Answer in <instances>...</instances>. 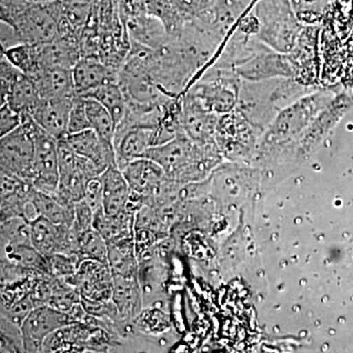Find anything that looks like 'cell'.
Masks as SVG:
<instances>
[{
  "label": "cell",
  "instance_id": "cell-25",
  "mask_svg": "<svg viewBox=\"0 0 353 353\" xmlns=\"http://www.w3.org/2000/svg\"><path fill=\"white\" fill-rule=\"evenodd\" d=\"M108 266L113 276L138 275L134 236L108 243Z\"/></svg>",
  "mask_w": 353,
  "mask_h": 353
},
{
  "label": "cell",
  "instance_id": "cell-22",
  "mask_svg": "<svg viewBox=\"0 0 353 353\" xmlns=\"http://www.w3.org/2000/svg\"><path fill=\"white\" fill-rule=\"evenodd\" d=\"M123 22L126 26L130 39L132 41L153 50L162 48L168 43V32L161 21L157 20V18L148 17L143 14Z\"/></svg>",
  "mask_w": 353,
  "mask_h": 353
},
{
  "label": "cell",
  "instance_id": "cell-6",
  "mask_svg": "<svg viewBox=\"0 0 353 353\" xmlns=\"http://www.w3.org/2000/svg\"><path fill=\"white\" fill-rule=\"evenodd\" d=\"M319 104L320 97L317 94H305L283 109L269 125L266 143H285L299 137L310 125Z\"/></svg>",
  "mask_w": 353,
  "mask_h": 353
},
{
  "label": "cell",
  "instance_id": "cell-15",
  "mask_svg": "<svg viewBox=\"0 0 353 353\" xmlns=\"http://www.w3.org/2000/svg\"><path fill=\"white\" fill-rule=\"evenodd\" d=\"M77 95L85 97L95 88L117 82L118 72L103 63L99 57H83L72 69Z\"/></svg>",
  "mask_w": 353,
  "mask_h": 353
},
{
  "label": "cell",
  "instance_id": "cell-20",
  "mask_svg": "<svg viewBox=\"0 0 353 353\" xmlns=\"http://www.w3.org/2000/svg\"><path fill=\"white\" fill-rule=\"evenodd\" d=\"M31 78L38 85L41 99H73L77 97L72 70L41 69Z\"/></svg>",
  "mask_w": 353,
  "mask_h": 353
},
{
  "label": "cell",
  "instance_id": "cell-9",
  "mask_svg": "<svg viewBox=\"0 0 353 353\" xmlns=\"http://www.w3.org/2000/svg\"><path fill=\"white\" fill-rule=\"evenodd\" d=\"M29 224L32 245L46 259L55 253L77 254L78 236L71 227L54 224L43 216Z\"/></svg>",
  "mask_w": 353,
  "mask_h": 353
},
{
  "label": "cell",
  "instance_id": "cell-11",
  "mask_svg": "<svg viewBox=\"0 0 353 353\" xmlns=\"http://www.w3.org/2000/svg\"><path fill=\"white\" fill-rule=\"evenodd\" d=\"M181 97V123L185 136L196 145H211L219 115L202 108L201 104L189 92H185Z\"/></svg>",
  "mask_w": 353,
  "mask_h": 353
},
{
  "label": "cell",
  "instance_id": "cell-13",
  "mask_svg": "<svg viewBox=\"0 0 353 353\" xmlns=\"http://www.w3.org/2000/svg\"><path fill=\"white\" fill-rule=\"evenodd\" d=\"M157 128H117L114 134L116 164L122 169L132 160L141 158L148 148L155 145Z\"/></svg>",
  "mask_w": 353,
  "mask_h": 353
},
{
  "label": "cell",
  "instance_id": "cell-35",
  "mask_svg": "<svg viewBox=\"0 0 353 353\" xmlns=\"http://www.w3.org/2000/svg\"><path fill=\"white\" fill-rule=\"evenodd\" d=\"M83 199L88 202L94 212L102 208L103 194H102V183L99 176H95L88 181Z\"/></svg>",
  "mask_w": 353,
  "mask_h": 353
},
{
  "label": "cell",
  "instance_id": "cell-32",
  "mask_svg": "<svg viewBox=\"0 0 353 353\" xmlns=\"http://www.w3.org/2000/svg\"><path fill=\"white\" fill-rule=\"evenodd\" d=\"M50 276L54 278L66 279L74 275L80 264L77 254H63L55 253L46 257Z\"/></svg>",
  "mask_w": 353,
  "mask_h": 353
},
{
  "label": "cell",
  "instance_id": "cell-12",
  "mask_svg": "<svg viewBox=\"0 0 353 353\" xmlns=\"http://www.w3.org/2000/svg\"><path fill=\"white\" fill-rule=\"evenodd\" d=\"M32 46H34L39 70L46 68L72 70L79 59L82 57L78 37L72 32L60 34L57 38L52 39L50 43L32 44Z\"/></svg>",
  "mask_w": 353,
  "mask_h": 353
},
{
  "label": "cell",
  "instance_id": "cell-21",
  "mask_svg": "<svg viewBox=\"0 0 353 353\" xmlns=\"http://www.w3.org/2000/svg\"><path fill=\"white\" fill-rule=\"evenodd\" d=\"M102 183V208L108 216H116L122 213L126 208L130 189L126 179L117 165L108 167L99 176Z\"/></svg>",
  "mask_w": 353,
  "mask_h": 353
},
{
  "label": "cell",
  "instance_id": "cell-37",
  "mask_svg": "<svg viewBox=\"0 0 353 353\" xmlns=\"http://www.w3.org/2000/svg\"><path fill=\"white\" fill-rule=\"evenodd\" d=\"M10 87L11 81L4 77H0V108H4L8 103Z\"/></svg>",
  "mask_w": 353,
  "mask_h": 353
},
{
  "label": "cell",
  "instance_id": "cell-7",
  "mask_svg": "<svg viewBox=\"0 0 353 353\" xmlns=\"http://www.w3.org/2000/svg\"><path fill=\"white\" fill-rule=\"evenodd\" d=\"M241 80L256 82L276 78H292L294 67L289 53L272 50L260 43L256 50L245 61L234 68Z\"/></svg>",
  "mask_w": 353,
  "mask_h": 353
},
{
  "label": "cell",
  "instance_id": "cell-30",
  "mask_svg": "<svg viewBox=\"0 0 353 353\" xmlns=\"http://www.w3.org/2000/svg\"><path fill=\"white\" fill-rule=\"evenodd\" d=\"M6 60L21 73L32 77L38 72L36 54L32 44L16 43L6 48Z\"/></svg>",
  "mask_w": 353,
  "mask_h": 353
},
{
  "label": "cell",
  "instance_id": "cell-10",
  "mask_svg": "<svg viewBox=\"0 0 353 353\" xmlns=\"http://www.w3.org/2000/svg\"><path fill=\"white\" fill-rule=\"evenodd\" d=\"M64 280L83 299L109 301L112 297L113 275L108 264L83 260L76 273Z\"/></svg>",
  "mask_w": 353,
  "mask_h": 353
},
{
  "label": "cell",
  "instance_id": "cell-26",
  "mask_svg": "<svg viewBox=\"0 0 353 353\" xmlns=\"http://www.w3.org/2000/svg\"><path fill=\"white\" fill-rule=\"evenodd\" d=\"M83 97L94 99L108 109V112L112 116L116 127L122 122L126 115L127 97L117 82L108 83L101 85Z\"/></svg>",
  "mask_w": 353,
  "mask_h": 353
},
{
  "label": "cell",
  "instance_id": "cell-36",
  "mask_svg": "<svg viewBox=\"0 0 353 353\" xmlns=\"http://www.w3.org/2000/svg\"><path fill=\"white\" fill-rule=\"evenodd\" d=\"M22 124L19 114L14 112L8 105L0 108V139L10 134Z\"/></svg>",
  "mask_w": 353,
  "mask_h": 353
},
{
  "label": "cell",
  "instance_id": "cell-16",
  "mask_svg": "<svg viewBox=\"0 0 353 353\" xmlns=\"http://www.w3.org/2000/svg\"><path fill=\"white\" fill-rule=\"evenodd\" d=\"M130 189L143 196V199L155 194L165 175L163 169L148 158H137L122 169Z\"/></svg>",
  "mask_w": 353,
  "mask_h": 353
},
{
  "label": "cell",
  "instance_id": "cell-24",
  "mask_svg": "<svg viewBox=\"0 0 353 353\" xmlns=\"http://www.w3.org/2000/svg\"><path fill=\"white\" fill-rule=\"evenodd\" d=\"M32 201L39 216L57 225L72 227L75 214V204L62 201L57 194H46L34 188Z\"/></svg>",
  "mask_w": 353,
  "mask_h": 353
},
{
  "label": "cell",
  "instance_id": "cell-17",
  "mask_svg": "<svg viewBox=\"0 0 353 353\" xmlns=\"http://www.w3.org/2000/svg\"><path fill=\"white\" fill-rule=\"evenodd\" d=\"M73 99H41L32 114V120L52 138L57 141L64 139L68 134L69 114Z\"/></svg>",
  "mask_w": 353,
  "mask_h": 353
},
{
  "label": "cell",
  "instance_id": "cell-33",
  "mask_svg": "<svg viewBox=\"0 0 353 353\" xmlns=\"http://www.w3.org/2000/svg\"><path fill=\"white\" fill-rule=\"evenodd\" d=\"M90 129L87 111H85V97L77 95L72 102L68 121V134H76Z\"/></svg>",
  "mask_w": 353,
  "mask_h": 353
},
{
  "label": "cell",
  "instance_id": "cell-27",
  "mask_svg": "<svg viewBox=\"0 0 353 353\" xmlns=\"http://www.w3.org/2000/svg\"><path fill=\"white\" fill-rule=\"evenodd\" d=\"M85 101L90 129L94 130L97 136L103 141L113 143L116 126L112 116L108 109L95 99L85 97Z\"/></svg>",
  "mask_w": 353,
  "mask_h": 353
},
{
  "label": "cell",
  "instance_id": "cell-18",
  "mask_svg": "<svg viewBox=\"0 0 353 353\" xmlns=\"http://www.w3.org/2000/svg\"><path fill=\"white\" fill-rule=\"evenodd\" d=\"M34 190L32 183L0 170V209L6 220L22 218L26 204L31 201Z\"/></svg>",
  "mask_w": 353,
  "mask_h": 353
},
{
  "label": "cell",
  "instance_id": "cell-5",
  "mask_svg": "<svg viewBox=\"0 0 353 353\" xmlns=\"http://www.w3.org/2000/svg\"><path fill=\"white\" fill-rule=\"evenodd\" d=\"M72 324L76 323L70 313L46 304L36 306L26 315L20 325L24 352H41L48 336Z\"/></svg>",
  "mask_w": 353,
  "mask_h": 353
},
{
  "label": "cell",
  "instance_id": "cell-39",
  "mask_svg": "<svg viewBox=\"0 0 353 353\" xmlns=\"http://www.w3.org/2000/svg\"><path fill=\"white\" fill-rule=\"evenodd\" d=\"M6 61V48L0 39V63Z\"/></svg>",
  "mask_w": 353,
  "mask_h": 353
},
{
  "label": "cell",
  "instance_id": "cell-29",
  "mask_svg": "<svg viewBox=\"0 0 353 353\" xmlns=\"http://www.w3.org/2000/svg\"><path fill=\"white\" fill-rule=\"evenodd\" d=\"M80 303V294L64 279L51 277V294L48 305L70 312Z\"/></svg>",
  "mask_w": 353,
  "mask_h": 353
},
{
  "label": "cell",
  "instance_id": "cell-3",
  "mask_svg": "<svg viewBox=\"0 0 353 353\" xmlns=\"http://www.w3.org/2000/svg\"><path fill=\"white\" fill-rule=\"evenodd\" d=\"M17 43H50L61 34V17L55 2H32L13 14Z\"/></svg>",
  "mask_w": 353,
  "mask_h": 353
},
{
  "label": "cell",
  "instance_id": "cell-4",
  "mask_svg": "<svg viewBox=\"0 0 353 353\" xmlns=\"http://www.w3.org/2000/svg\"><path fill=\"white\" fill-rule=\"evenodd\" d=\"M34 164L32 118L28 117L22 121L19 127L0 139V170L32 183Z\"/></svg>",
  "mask_w": 353,
  "mask_h": 353
},
{
  "label": "cell",
  "instance_id": "cell-8",
  "mask_svg": "<svg viewBox=\"0 0 353 353\" xmlns=\"http://www.w3.org/2000/svg\"><path fill=\"white\" fill-rule=\"evenodd\" d=\"M32 134L34 139V176L32 185L41 192L55 194L59 183L57 139L44 132L34 120Z\"/></svg>",
  "mask_w": 353,
  "mask_h": 353
},
{
  "label": "cell",
  "instance_id": "cell-2",
  "mask_svg": "<svg viewBox=\"0 0 353 353\" xmlns=\"http://www.w3.org/2000/svg\"><path fill=\"white\" fill-rule=\"evenodd\" d=\"M143 157L159 165L165 175L176 182L201 178L213 161L211 145H196L183 132L163 145L148 148Z\"/></svg>",
  "mask_w": 353,
  "mask_h": 353
},
{
  "label": "cell",
  "instance_id": "cell-1",
  "mask_svg": "<svg viewBox=\"0 0 353 353\" xmlns=\"http://www.w3.org/2000/svg\"><path fill=\"white\" fill-rule=\"evenodd\" d=\"M305 95V85L292 78L241 80L236 109L255 128L270 125L283 109Z\"/></svg>",
  "mask_w": 353,
  "mask_h": 353
},
{
  "label": "cell",
  "instance_id": "cell-14",
  "mask_svg": "<svg viewBox=\"0 0 353 353\" xmlns=\"http://www.w3.org/2000/svg\"><path fill=\"white\" fill-rule=\"evenodd\" d=\"M65 139L78 157L92 162L102 171L117 165L113 143L99 138L94 130L67 134Z\"/></svg>",
  "mask_w": 353,
  "mask_h": 353
},
{
  "label": "cell",
  "instance_id": "cell-38",
  "mask_svg": "<svg viewBox=\"0 0 353 353\" xmlns=\"http://www.w3.org/2000/svg\"><path fill=\"white\" fill-rule=\"evenodd\" d=\"M0 23L13 29L12 13L8 6L4 3L3 0H0Z\"/></svg>",
  "mask_w": 353,
  "mask_h": 353
},
{
  "label": "cell",
  "instance_id": "cell-23",
  "mask_svg": "<svg viewBox=\"0 0 353 353\" xmlns=\"http://www.w3.org/2000/svg\"><path fill=\"white\" fill-rule=\"evenodd\" d=\"M41 99L38 85L31 77L20 72L11 80L10 94L7 105L14 112L19 114L22 121L25 118L32 117V114L36 110Z\"/></svg>",
  "mask_w": 353,
  "mask_h": 353
},
{
  "label": "cell",
  "instance_id": "cell-28",
  "mask_svg": "<svg viewBox=\"0 0 353 353\" xmlns=\"http://www.w3.org/2000/svg\"><path fill=\"white\" fill-rule=\"evenodd\" d=\"M80 262L85 259L95 260L108 265V245L103 236L92 228L78 236V250Z\"/></svg>",
  "mask_w": 353,
  "mask_h": 353
},
{
  "label": "cell",
  "instance_id": "cell-31",
  "mask_svg": "<svg viewBox=\"0 0 353 353\" xmlns=\"http://www.w3.org/2000/svg\"><path fill=\"white\" fill-rule=\"evenodd\" d=\"M0 352H24L19 325L0 312Z\"/></svg>",
  "mask_w": 353,
  "mask_h": 353
},
{
  "label": "cell",
  "instance_id": "cell-19",
  "mask_svg": "<svg viewBox=\"0 0 353 353\" xmlns=\"http://www.w3.org/2000/svg\"><path fill=\"white\" fill-rule=\"evenodd\" d=\"M111 301L122 321H134L141 313V292L138 275L113 276Z\"/></svg>",
  "mask_w": 353,
  "mask_h": 353
},
{
  "label": "cell",
  "instance_id": "cell-34",
  "mask_svg": "<svg viewBox=\"0 0 353 353\" xmlns=\"http://www.w3.org/2000/svg\"><path fill=\"white\" fill-rule=\"evenodd\" d=\"M94 223V211L88 205L85 199L75 203V214L72 230L75 232L77 236L83 234V232L92 229Z\"/></svg>",
  "mask_w": 353,
  "mask_h": 353
}]
</instances>
